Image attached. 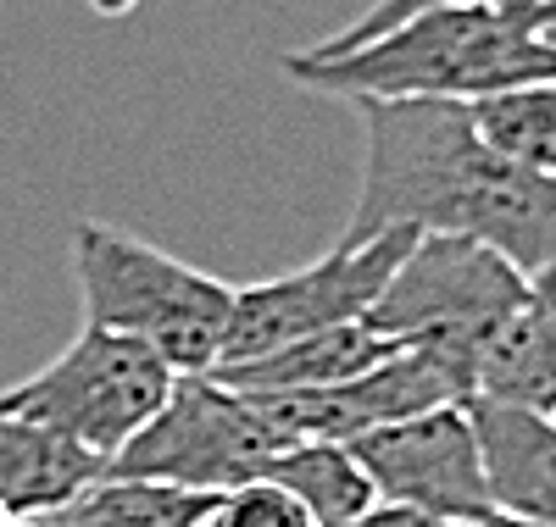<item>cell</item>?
Segmentation results:
<instances>
[{
  "label": "cell",
  "instance_id": "4",
  "mask_svg": "<svg viewBox=\"0 0 556 527\" xmlns=\"http://www.w3.org/2000/svg\"><path fill=\"white\" fill-rule=\"evenodd\" d=\"M523 295L529 278L479 239L417 233V245L401 256L362 322L384 333L395 350H440L479 372V350Z\"/></svg>",
  "mask_w": 556,
  "mask_h": 527
},
{
  "label": "cell",
  "instance_id": "13",
  "mask_svg": "<svg viewBox=\"0 0 556 527\" xmlns=\"http://www.w3.org/2000/svg\"><path fill=\"white\" fill-rule=\"evenodd\" d=\"M96 477H106L101 455L0 406V511L7 516H45Z\"/></svg>",
  "mask_w": 556,
  "mask_h": 527
},
{
  "label": "cell",
  "instance_id": "1",
  "mask_svg": "<svg viewBox=\"0 0 556 527\" xmlns=\"http://www.w3.org/2000/svg\"><path fill=\"white\" fill-rule=\"evenodd\" d=\"M362 189L340 245L374 233H456L506 256L523 278L556 267V178L484 145L456 101H356Z\"/></svg>",
  "mask_w": 556,
  "mask_h": 527
},
{
  "label": "cell",
  "instance_id": "11",
  "mask_svg": "<svg viewBox=\"0 0 556 527\" xmlns=\"http://www.w3.org/2000/svg\"><path fill=\"white\" fill-rule=\"evenodd\" d=\"M473 400L556 416V267L529 278V295L479 350Z\"/></svg>",
  "mask_w": 556,
  "mask_h": 527
},
{
  "label": "cell",
  "instance_id": "12",
  "mask_svg": "<svg viewBox=\"0 0 556 527\" xmlns=\"http://www.w3.org/2000/svg\"><path fill=\"white\" fill-rule=\"evenodd\" d=\"M390 356H395V345L384 333H374L367 322H340V327L306 333L295 345H278L256 361L217 367L212 377L228 383V389H240V395H290V389H334V383L374 372Z\"/></svg>",
  "mask_w": 556,
  "mask_h": 527
},
{
  "label": "cell",
  "instance_id": "7",
  "mask_svg": "<svg viewBox=\"0 0 556 527\" xmlns=\"http://www.w3.org/2000/svg\"><path fill=\"white\" fill-rule=\"evenodd\" d=\"M412 245H417L412 228L374 233L362 245H340L334 239V250H323L312 267L251 283V290H235V317H228V339H223L217 367H240V361H256L278 345L306 339V333L362 322Z\"/></svg>",
  "mask_w": 556,
  "mask_h": 527
},
{
  "label": "cell",
  "instance_id": "9",
  "mask_svg": "<svg viewBox=\"0 0 556 527\" xmlns=\"http://www.w3.org/2000/svg\"><path fill=\"white\" fill-rule=\"evenodd\" d=\"M379 505L429 511L445 522H479L490 505V477L468 406H434L351 445Z\"/></svg>",
  "mask_w": 556,
  "mask_h": 527
},
{
  "label": "cell",
  "instance_id": "14",
  "mask_svg": "<svg viewBox=\"0 0 556 527\" xmlns=\"http://www.w3.org/2000/svg\"><path fill=\"white\" fill-rule=\"evenodd\" d=\"M212 494H190V489H167L151 477H96L89 489H78L67 505L45 511V527H206L212 516Z\"/></svg>",
  "mask_w": 556,
  "mask_h": 527
},
{
  "label": "cell",
  "instance_id": "22",
  "mask_svg": "<svg viewBox=\"0 0 556 527\" xmlns=\"http://www.w3.org/2000/svg\"><path fill=\"white\" fill-rule=\"evenodd\" d=\"M7 527H45V522H39V516H12Z\"/></svg>",
  "mask_w": 556,
  "mask_h": 527
},
{
  "label": "cell",
  "instance_id": "18",
  "mask_svg": "<svg viewBox=\"0 0 556 527\" xmlns=\"http://www.w3.org/2000/svg\"><path fill=\"white\" fill-rule=\"evenodd\" d=\"M434 7H462V0H374V7H367L356 23H345L340 34L306 44V51H312V56H340V51H356V44L379 39V34H390L395 23H406V17H417V12H434Z\"/></svg>",
  "mask_w": 556,
  "mask_h": 527
},
{
  "label": "cell",
  "instance_id": "16",
  "mask_svg": "<svg viewBox=\"0 0 556 527\" xmlns=\"http://www.w3.org/2000/svg\"><path fill=\"white\" fill-rule=\"evenodd\" d=\"M468 117L490 151H501L506 162H518L540 178H556V78L484 94V101L468 106Z\"/></svg>",
  "mask_w": 556,
  "mask_h": 527
},
{
  "label": "cell",
  "instance_id": "5",
  "mask_svg": "<svg viewBox=\"0 0 556 527\" xmlns=\"http://www.w3.org/2000/svg\"><path fill=\"white\" fill-rule=\"evenodd\" d=\"M167 389V361L151 356L139 339H123L106 327H78L73 345L51 367L23 377L17 389H0V406L84 445L112 466L128 450V439L162 411Z\"/></svg>",
  "mask_w": 556,
  "mask_h": 527
},
{
  "label": "cell",
  "instance_id": "3",
  "mask_svg": "<svg viewBox=\"0 0 556 527\" xmlns=\"http://www.w3.org/2000/svg\"><path fill=\"white\" fill-rule=\"evenodd\" d=\"M73 283L84 300V327L139 339L167 361L173 377L217 372L235 317V283L106 222L73 228Z\"/></svg>",
  "mask_w": 556,
  "mask_h": 527
},
{
  "label": "cell",
  "instance_id": "6",
  "mask_svg": "<svg viewBox=\"0 0 556 527\" xmlns=\"http://www.w3.org/2000/svg\"><path fill=\"white\" fill-rule=\"evenodd\" d=\"M285 439L262 422L256 400L217 383L212 372L173 377L162 411L128 439V450L106 466L117 477H151L190 494H228L256 484Z\"/></svg>",
  "mask_w": 556,
  "mask_h": 527
},
{
  "label": "cell",
  "instance_id": "15",
  "mask_svg": "<svg viewBox=\"0 0 556 527\" xmlns=\"http://www.w3.org/2000/svg\"><path fill=\"white\" fill-rule=\"evenodd\" d=\"M262 477L285 494H295L317 527H351L379 505L351 445H285L267 461Z\"/></svg>",
  "mask_w": 556,
  "mask_h": 527
},
{
  "label": "cell",
  "instance_id": "23",
  "mask_svg": "<svg viewBox=\"0 0 556 527\" xmlns=\"http://www.w3.org/2000/svg\"><path fill=\"white\" fill-rule=\"evenodd\" d=\"M7 522H12V516H7V511H0V527H7Z\"/></svg>",
  "mask_w": 556,
  "mask_h": 527
},
{
  "label": "cell",
  "instance_id": "2",
  "mask_svg": "<svg viewBox=\"0 0 556 527\" xmlns=\"http://www.w3.org/2000/svg\"><path fill=\"white\" fill-rule=\"evenodd\" d=\"M285 73L312 94L340 101H456L556 78V44L540 34L529 0H462L395 23L340 56L290 51Z\"/></svg>",
  "mask_w": 556,
  "mask_h": 527
},
{
  "label": "cell",
  "instance_id": "10",
  "mask_svg": "<svg viewBox=\"0 0 556 527\" xmlns=\"http://www.w3.org/2000/svg\"><path fill=\"white\" fill-rule=\"evenodd\" d=\"M468 416L490 477V505L556 522V416L495 400H468Z\"/></svg>",
  "mask_w": 556,
  "mask_h": 527
},
{
  "label": "cell",
  "instance_id": "20",
  "mask_svg": "<svg viewBox=\"0 0 556 527\" xmlns=\"http://www.w3.org/2000/svg\"><path fill=\"white\" fill-rule=\"evenodd\" d=\"M468 527H556V522H534V516H513V511H484Z\"/></svg>",
  "mask_w": 556,
  "mask_h": 527
},
{
  "label": "cell",
  "instance_id": "17",
  "mask_svg": "<svg viewBox=\"0 0 556 527\" xmlns=\"http://www.w3.org/2000/svg\"><path fill=\"white\" fill-rule=\"evenodd\" d=\"M206 527H317V522L295 494H285L278 484L256 477V484H240V489L217 494Z\"/></svg>",
  "mask_w": 556,
  "mask_h": 527
},
{
  "label": "cell",
  "instance_id": "8",
  "mask_svg": "<svg viewBox=\"0 0 556 527\" xmlns=\"http://www.w3.org/2000/svg\"><path fill=\"white\" fill-rule=\"evenodd\" d=\"M479 372L440 350H395L374 372L334 389H290V395H251L262 422L285 445H356L390 422H406L434 406H468Z\"/></svg>",
  "mask_w": 556,
  "mask_h": 527
},
{
  "label": "cell",
  "instance_id": "19",
  "mask_svg": "<svg viewBox=\"0 0 556 527\" xmlns=\"http://www.w3.org/2000/svg\"><path fill=\"white\" fill-rule=\"evenodd\" d=\"M351 527H468V522H445V516H429V511H406V505H374L362 522Z\"/></svg>",
  "mask_w": 556,
  "mask_h": 527
},
{
  "label": "cell",
  "instance_id": "21",
  "mask_svg": "<svg viewBox=\"0 0 556 527\" xmlns=\"http://www.w3.org/2000/svg\"><path fill=\"white\" fill-rule=\"evenodd\" d=\"M529 7H534V17H540V34L556 44V0H529Z\"/></svg>",
  "mask_w": 556,
  "mask_h": 527
}]
</instances>
